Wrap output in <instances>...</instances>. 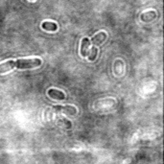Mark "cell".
Listing matches in <instances>:
<instances>
[{
	"label": "cell",
	"mask_w": 164,
	"mask_h": 164,
	"mask_svg": "<svg viewBox=\"0 0 164 164\" xmlns=\"http://www.w3.org/2000/svg\"><path fill=\"white\" fill-rule=\"evenodd\" d=\"M54 108L56 109L57 112H62L67 115H75L77 113V109L72 106H55Z\"/></svg>",
	"instance_id": "cell-2"
},
{
	"label": "cell",
	"mask_w": 164,
	"mask_h": 164,
	"mask_svg": "<svg viewBox=\"0 0 164 164\" xmlns=\"http://www.w3.org/2000/svg\"><path fill=\"white\" fill-rule=\"evenodd\" d=\"M97 52H98V49L96 48V46H93L91 48V54H90V56H89V60L90 61H94L97 57Z\"/></svg>",
	"instance_id": "cell-8"
},
{
	"label": "cell",
	"mask_w": 164,
	"mask_h": 164,
	"mask_svg": "<svg viewBox=\"0 0 164 164\" xmlns=\"http://www.w3.org/2000/svg\"><path fill=\"white\" fill-rule=\"evenodd\" d=\"M41 64L40 59H27V60H17V61H8L6 62L0 63V74L8 72L11 69H30Z\"/></svg>",
	"instance_id": "cell-1"
},
{
	"label": "cell",
	"mask_w": 164,
	"mask_h": 164,
	"mask_svg": "<svg viewBox=\"0 0 164 164\" xmlns=\"http://www.w3.org/2000/svg\"><path fill=\"white\" fill-rule=\"evenodd\" d=\"M106 39H107V34L105 32H101L91 39V42L93 46H98V45H101L103 41L106 40Z\"/></svg>",
	"instance_id": "cell-3"
},
{
	"label": "cell",
	"mask_w": 164,
	"mask_h": 164,
	"mask_svg": "<svg viewBox=\"0 0 164 164\" xmlns=\"http://www.w3.org/2000/svg\"><path fill=\"white\" fill-rule=\"evenodd\" d=\"M157 17V13L155 11H150V12H146L144 14H142L140 18L142 21H145V22H149L152 21L153 19H155Z\"/></svg>",
	"instance_id": "cell-6"
},
{
	"label": "cell",
	"mask_w": 164,
	"mask_h": 164,
	"mask_svg": "<svg viewBox=\"0 0 164 164\" xmlns=\"http://www.w3.org/2000/svg\"><path fill=\"white\" fill-rule=\"evenodd\" d=\"M89 45H90V40L87 38L83 39L82 45H81V55H82V57H86L87 56V54H89Z\"/></svg>",
	"instance_id": "cell-5"
},
{
	"label": "cell",
	"mask_w": 164,
	"mask_h": 164,
	"mask_svg": "<svg viewBox=\"0 0 164 164\" xmlns=\"http://www.w3.org/2000/svg\"><path fill=\"white\" fill-rule=\"evenodd\" d=\"M41 27L44 29V30H47V31H57L58 29V26L56 23H54V22H48V21H45V22H43L41 24Z\"/></svg>",
	"instance_id": "cell-7"
},
{
	"label": "cell",
	"mask_w": 164,
	"mask_h": 164,
	"mask_svg": "<svg viewBox=\"0 0 164 164\" xmlns=\"http://www.w3.org/2000/svg\"><path fill=\"white\" fill-rule=\"evenodd\" d=\"M48 95L52 98V99H55V100H64V98H65V95L63 92L57 90L55 89H50L48 90Z\"/></svg>",
	"instance_id": "cell-4"
}]
</instances>
